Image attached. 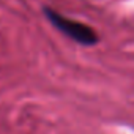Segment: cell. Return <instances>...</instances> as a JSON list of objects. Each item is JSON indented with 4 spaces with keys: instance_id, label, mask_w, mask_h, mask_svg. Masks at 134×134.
Listing matches in <instances>:
<instances>
[{
    "instance_id": "obj_1",
    "label": "cell",
    "mask_w": 134,
    "mask_h": 134,
    "mask_svg": "<svg viewBox=\"0 0 134 134\" xmlns=\"http://www.w3.org/2000/svg\"><path fill=\"white\" fill-rule=\"evenodd\" d=\"M44 13H46V18L51 21V24L57 30H60L63 35L71 38L73 41H76L82 46H93L98 43V33L90 25L74 21V19H70V18H65L62 13L51 10V8H44Z\"/></svg>"
}]
</instances>
